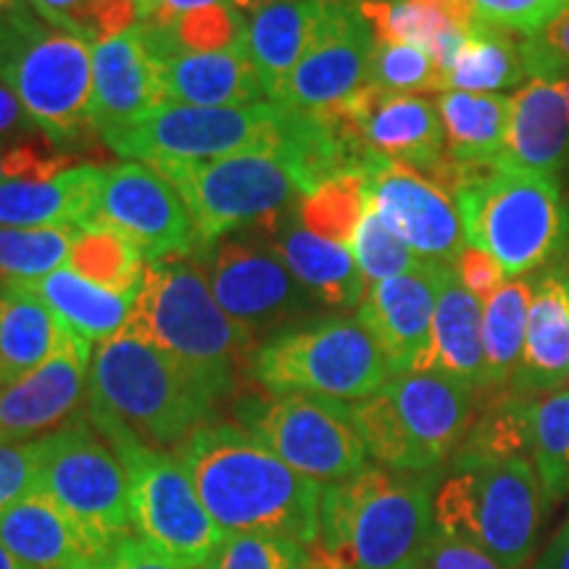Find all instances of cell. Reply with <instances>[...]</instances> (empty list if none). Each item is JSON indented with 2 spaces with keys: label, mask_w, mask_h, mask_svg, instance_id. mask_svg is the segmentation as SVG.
I'll use <instances>...</instances> for the list:
<instances>
[{
  "label": "cell",
  "mask_w": 569,
  "mask_h": 569,
  "mask_svg": "<svg viewBox=\"0 0 569 569\" xmlns=\"http://www.w3.org/2000/svg\"><path fill=\"white\" fill-rule=\"evenodd\" d=\"M222 532H269L309 549L319 536L322 482L303 478L238 422H206L174 448Z\"/></svg>",
  "instance_id": "1"
},
{
  "label": "cell",
  "mask_w": 569,
  "mask_h": 569,
  "mask_svg": "<svg viewBox=\"0 0 569 569\" xmlns=\"http://www.w3.org/2000/svg\"><path fill=\"white\" fill-rule=\"evenodd\" d=\"M113 153L130 161L201 163L238 153H274L298 180L311 177L327 153V127L317 111L277 101L248 106L163 103L138 122L101 132Z\"/></svg>",
  "instance_id": "2"
},
{
  "label": "cell",
  "mask_w": 569,
  "mask_h": 569,
  "mask_svg": "<svg viewBox=\"0 0 569 569\" xmlns=\"http://www.w3.org/2000/svg\"><path fill=\"white\" fill-rule=\"evenodd\" d=\"M453 198L467 246L488 251L507 277H525L569 248V201L557 177L490 163L443 161L425 174Z\"/></svg>",
  "instance_id": "3"
},
{
  "label": "cell",
  "mask_w": 569,
  "mask_h": 569,
  "mask_svg": "<svg viewBox=\"0 0 569 569\" xmlns=\"http://www.w3.org/2000/svg\"><path fill=\"white\" fill-rule=\"evenodd\" d=\"M436 482L430 472L367 467L327 486L311 561L317 569H419L436 532Z\"/></svg>",
  "instance_id": "4"
},
{
  "label": "cell",
  "mask_w": 569,
  "mask_h": 569,
  "mask_svg": "<svg viewBox=\"0 0 569 569\" xmlns=\"http://www.w3.org/2000/svg\"><path fill=\"white\" fill-rule=\"evenodd\" d=\"M127 330L151 340L188 369L213 401L232 396L256 340L224 315L193 256L146 261Z\"/></svg>",
  "instance_id": "5"
},
{
  "label": "cell",
  "mask_w": 569,
  "mask_h": 569,
  "mask_svg": "<svg viewBox=\"0 0 569 569\" xmlns=\"http://www.w3.org/2000/svg\"><path fill=\"white\" fill-rule=\"evenodd\" d=\"M213 407V396L180 361L127 327L92 353L88 415L124 425L142 443L177 448L211 422Z\"/></svg>",
  "instance_id": "6"
},
{
  "label": "cell",
  "mask_w": 569,
  "mask_h": 569,
  "mask_svg": "<svg viewBox=\"0 0 569 569\" xmlns=\"http://www.w3.org/2000/svg\"><path fill=\"white\" fill-rule=\"evenodd\" d=\"M0 82L61 151L98 138L92 117V46L48 24L27 3L0 24Z\"/></svg>",
  "instance_id": "7"
},
{
  "label": "cell",
  "mask_w": 569,
  "mask_h": 569,
  "mask_svg": "<svg viewBox=\"0 0 569 569\" xmlns=\"http://www.w3.org/2000/svg\"><path fill=\"white\" fill-rule=\"evenodd\" d=\"M475 409L478 390L443 372L393 375L351 407L367 453L393 472H430L451 459Z\"/></svg>",
  "instance_id": "8"
},
{
  "label": "cell",
  "mask_w": 569,
  "mask_h": 569,
  "mask_svg": "<svg viewBox=\"0 0 569 569\" xmlns=\"http://www.w3.org/2000/svg\"><path fill=\"white\" fill-rule=\"evenodd\" d=\"M540 482L532 459L453 457L436 486L432 522L443 536L467 540L503 569H522L540 530Z\"/></svg>",
  "instance_id": "9"
},
{
  "label": "cell",
  "mask_w": 569,
  "mask_h": 569,
  "mask_svg": "<svg viewBox=\"0 0 569 569\" xmlns=\"http://www.w3.org/2000/svg\"><path fill=\"white\" fill-rule=\"evenodd\" d=\"M248 372L272 393L361 401L393 377L386 353L359 319L311 317L256 346Z\"/></svg>",
  "instance_id": "10"
},
{
  "label": "cell",
  "mask_w": 569,
  "mask_h": 569,
  "mask_svg": "<svg viewBox=\"0 0 569 569\" xmlns=\"http://www.w3.org/2000/svg\"><path fill=\"white\" fill-rule=\"evenodd\" d=\"M88 417L124 467L132 530L184 567L203 569L224 532L203 509L174 453L142 443L113 419Z\"/></svg>",
  "instance_id": "11"
},
{
  "label": "cell",
  "mask_w": 569,
  "mask_h": 569,
  "mask_svg": "<svg viewBox=\"0 0 569 569\" xmlns=\"http://www.w3.org/2000/svg\"><path fill=\"white\" fill-rule=\"evenodd\" d=\"M234 419L303 478L343 482L367 469V446L346 401L311 393H246Z\"/></svg>",
  "instance_id": "12"
},
{
  "label": "cell",
  "mask_w": 569,
  "mask_h": 569,
  "mask_svg": "<svg viewBox=\"0 0 569 569\" xmlns=\"http://www.w3.org/2000/svg\"><path fill=\"white\" fill-rule=\"evenodd\" d=\"M34 488L59 503L98 553L132 532L124 467L88 415L40 438Z\"/></svg>",
  "instance_id": "13"
},
{
  "label": "cell",
  "mask_w": 569,
  "mask_h": 569,
  "mask_svg": "<svg viewBox=\"0 0 569 569\" xmlns=\"http://www.w3.org/2000/svg\"><path fill=\"white\" fill-rule=\"evenodd\" d=\"M180 190L196 230V248L222 234L267 224L301 201V182L288 161L274 153H238L201 163L156 167Z\"/></svg>",
  "instance_id": "14"
},
{
  "label": "cell",
  "mask_w": 569,
  "mask_h": 569,
  "mask_svg": "<svg viewBox=\"0 0 569 569\" xmlns=\"http://www.w3.org/2000/svg\"><path fill=\"white\" fill-rule=\"evenodd\" d=\"M190 256L203 269L224 315L256 340L317 317L322 309L259 227L222 234L209 246L193 248Z\"/></svg>",
  "instance_id": "15"
},
{
  "label": "cell",
  "mask_w": 569,
  "mask_h": 569,
  "mask_svg": "<svg viewBox=\"0 0 569 569\" xmlns=\"http://www.w3.org/2000/svg\"><path fill=\"white\" fill-rule=\"evenodd\" d=\"M88 227H109L124 234L146 261L188 256L196 248L193 219L180 190L142 161L103 169Z\"/></svg>",
  "instance_id": "16"
},
{
  "label": "cell",
  "mask_w": 569,
  "mask_h": 569,
  "mask_svg": "<svg viewBox=\"0 0 569 569\" xmlns=\"http://www.w3.org/2000/svg\"><path fill=\"white\" fill-rule=\"evenodd\" d=\"M375 42L356 0H327L309 48L274 101L301 111L346 101L369 82Z\"/></svg>",
  "instance_id": "17"
},
{
  "label": "cell",
  "mask_w": 569,
  "mask_h": 569,
  "mask_svg": "<svg viewBox=\"0 0 569 569\" xmlns=\"http://www.w3.org/2000/svg\"><path fill=\"white\" fill-rule=\"evenodd\" d=\"M365 184L367 203L375 206L403 243L432 264H457L467 238L459 206L443 188L417 169L377 153L365 169Z\"/></svg>",
  "instance_id": "18"
},
{
  "label": "cell",
  "mask_w": 569,
  "mask_h": 569,
  "mask_svg": "<svg viewBox=\"0 0 569 569\" xmlns=\"http://www.w3.org/2000/svg\"><path fill=\"white\" fill-rule=\"evenodd\" d=\"M440 267L427 261L415 272L375 282L359 306L356 319L386 353L393 375L427 372Z\"/></svg>",
  "instance_id": "19"
},
{
  "label": "cell",
  "mask_w": 569,
  "mask_h": 569,
  "mask_svg": "<svg viewBox=\"0 0 569 569\" xmlns=\"http://www.w3.org/2000/svg\"><path fill=\"white\" fill-rule=\"evenodd\" d=\"M92 346L67 330L46 365L0 388V443H24L59 430L88 388Z\"/></svg>",
  "instance_id": "20"
},
{
  "label": "cell",
  "mask_w": 569,
  "mask_h": 569,
  "mask_svg": "<svg viewBox=\"0 0 569 569\" xmlns=\"http://www.w3.org/2000/svg\"><path fill=\"white\" fill-rule=\"evenodd\" d=\"M161 71L163 61L142 21L92 46V117L98 134L138 122L167 103Z\"/></svg>",
  "instance_id": "21"
},
{
  "label": "cell",
  "mask_w": 569,
  "mask_h": 569,
  "mask_svg": "<svg viewBox=\"0 0 569 569\" xmlns=\"http://www.w3.org/2000/svg\"><path fill=\"white\" fill-rule=\"evenodd\" d=\"M259 230L319 303L332 309H359L367 296V280L353 253L348 246H338L306 230L298 217V203L288 206L267 224H259Z\"/></svg>",
  "instance_id": "22"
},
{
  "label": "cell",
  "mask_w": 569,
  "mask_h": 569,
  "mask_svg": "<svg viewBox=\"0 0 569 569\" xmlns=\"http://www.w3.org/2000/svg\"><path fill=\"white\" fill-rule=\"evenodd\" d=\"M569 377V280L561 269L540 274L532 301L525 346L509 390L543 398L565 386Z\"/></svg>",
  "instance_id": "23"
},
{
  "label": "cell",
  "mask_w": 569,
  "mask_h": 569,
  "mask_svg": "<svg viewBox=\"0 0 569 569\" xmlns=\"http://www.w3.org/2000/svg\"><path fill=\"white\" fill-rule=\"evenodd\" d=\"M503 161L557 177L569 163V92L565 80L532 77L511 96Z\"/></svg>",
  "instance_id": "24"
},
{
  "label": "cell",
  "mask_w": 569,
  "mask_h": 569,
  "mask_svg": "<svg viewBox=\"0 0 569 569\" xmlns=\"http://www.w3.org/2000/svg\"><path fill=\"white\" fill-rule=\"evenodd\" d=\"M367 146L377 156L430 174L446 156L438 103L422 96H398L369 82L365 117Z\"/></svg>",
  "instance_id": "25"
},
{
  "label": "cell",
  "mask_w": 569,
  "mask_h": 569,
  "mask_svg": "<svg viewBox=\"0 0 569 569\" xmlns=\"http://www.w3.org/2000/svg\"><path fill=\"white\" fill-rule=\"evenodd\" d=\"M0 543L30 569H71L98 553L59 503L38 488L0 515Z\"/></svg>",
  "instance_id": "26"
},
{
  "label": "cell",
  "mask_w": 569,
  "mask_h": 569,
  "mask_svg": "<svg viewBox=\"0 0 569 569\" xmlns=\"http://www.w3.org/2000/svg\"><path fill=\"white\" fill-rule=\"evenodd\" d=\"M103 169L80 163L53 180H11L0 184V227H88Z\"/></svg>",
  "instance_id": "27"
},
{
  "label": "cell",
  "mask_w": 569,
  "mask_h": 569,
  "mask_svg": "<svg viewBox=\"0 0 569 569\" xmlns=\"http://www.w3.org/2000/svg\"><path fill=\"white\" fill-rule=\"evenodd\" d=\"M427 372H443L467 382L478 393L486 390V348H482V306L453 272L440 267L432 348Z\"/></svg>",
  "instance_id": "28"
},
{
  "label": "cell",
  "mask_w": 569,
  "mask_h": 569,
  "mask_svg": "<svg viewBox=\"0 0 569 569\" xmlns=\"http://www.w3.org/2000/svg\"><path fill=\"white\" fill-rule=\"evenodd\" d=\"M163 101L180 106H248L267 96L246 46L182 53L163 61Z\"/></svg>",
  "instance_id": "29"
},
{
  "label": "cell",
  "mask_w": 569,
  "mask_h": 569,
  "mask_svg": "<svg viewBox=\"0 0 569 569\" xmlns=\"http://www.w3.org/2000/svg\"><path fill=\"white\" fill-rule=\"evenodd\" d=\"M327 0H269L246 17V51L267 96H277L309 48Z\"/></svg>",
  "instance_id": "30"
},
{
  "label": "cell",
  "mask_w": 569,
  "mask_h": 569,
  "mask_svg": "<svg viewBox=\"0 0 569 569\" xmlns=\"http://www.w3.org/2000/svg\"><path fill=\"white\" fill-rule=\"evenodd\" d=\"M67 327L27 282L0 277V388L46 365Z\"/></svg>",
  "instance_id": "31"
},
{
  "label": "cell",
  "mask_w": 569,
  "mask_h": 569,
  "mask_svg": "<svg viewBox=\"0 0 569 569\" xmlns=\"http://www.w3.org/2000/svg\"><path fill=\"white\" fill-rule=\"evenodd\" d=\"M446 156L459 163H490L503 156L511 122V98L498 92L448 90L438 98Z\"/></svg>",
  "instance_id": "32"
},
{
  "label": "cell",
  "mask_w": 569,
  "mask_h": 569,
  "mask_svg": "<svg viewBox=\"0 0 569 569\" xmlns=\"http://www.w3.org/2000/svg\"><path fill=\"white\" fill-rule=\"evenodd\" d=\"M27 284L51 306V311L69 332L88 340L90 346H101L103 340L119 336L132 317V296L98 288L71 269L61 267Z\"/></svg>",
  "instance_id": "33"
},
{
  "label": "cell",
  "mask_w": 569,
  "mask_h": 569,
  "mask_svg": "<svg viewBox=\"0 0 569 569\" xmlns=\"http://www.w3.org/2000/svg\"><path fill=\"white\" fill-rule=\"evenodd\" d=\"M525 77L522 38L478 21L448 71L446 92H498L522 84Z\"/></svg>",
  "instance_id": "34"
},
{
  "label": "cell",
  "mask_w": 569,
  "mask_h": 569,
  "mask_svg": "<svg viewBox=\"0 0 569 569\" xmlns=\"http://www.w3.org/2000/svg\"><path fill=\"white\" fill-rule=\"evenodd\" d=\"M530 280L503 284L482 309V348H486V390H507L515 380L525 346L532 301Z\"/></svg>",
  "instance_id": "35"
},
{
  "label": "cell",
  "mask_w": 569,
  "mask_h": 569,
  "mask_svg": "<svg viewBox=\"0 0 569 569\" xmlns=\"http://www.w3.org/2000/svg\"><path fill=\"white\" fill-rule=\"evenodd\" d=\"M148 38L161 61L182 53H219L227 48L246 46V13L234 3H217L174 19L172 24L156 27L142 21Z\"/></svg>",
  "instance_id": "36"
},
{
  "label": "cell",
  "mask_w": 569,
  "mask_h": 569,
  "mask_svg": "<svg viewBox=\"0 0 569 569\" xmlns=\"http://www.w3.org/2000/svg\"><path fill=\"white\" fill-rule=\"evenodd\" d=\"M69 269L98 288L119 296H138L142 280V253L124 234L109 227H84L69 253Z\"/></svg>",
  "instance_id": "37"
},
{
  "label": "cell",
  "mask_w": 569,
  "mask_h": 569,
  "mask_svg": "<svg viewBox=\"0 0 569 569\" xmlns=\"http://www.w3.org/2000/svg\"><path fill=\"white\" fill-rule=\"evenodd\" d=\"M530 459L543 503L561 501L569 493V390L536 401Z\"/></svg>",
  "instance_id": "38"
},
{
  "label": "cell",
  "mask_w": 569,
  "mask_h": 569,
  "mask_svg": "<svg viewBox=\"0 0 569 569\" xmlns=\"http://www.w3.org/2000/svg\"><path fill=\"white\" fill-rule=\"evenodd\" d=\"M365 209L367 184L365 174L359 172L332 177L298 201V217H301L306 230L338 246L353 243Z\"/></svg>",
  "instance_id": "39"
},
{
  "label": "cell",
  "mask_w": 569,
  "mask_h": 569,
  "mask_svg": "<svg viewBox=\"0 0 569 569\" xmlns=\"http://www.w3.org/2000/svg\"><path fill=\"white\" fill-rule=\"evenodd\" d=\"M82 227H38L13 230L0 227V277L34 282L69 261L71 246Z\"/></svg>",
  "instance_id": "40"
},
{
  "label": "cell",
  "mask_w": 569,
  "mask_h": 569,
  "mask_svg": "<svg viewBox=\"0 0 569 569\" xmlns=\"http://www.w3.org/2000/svg\"><path fill=\"white\" fill-rule=\"evenodd\" d=\"M359 11L377 42H407L425 51L457 27L425 0H359Z\"/></svg>",
  "instance_id": "41"
},
{
  "label": "cell",
  "mask_w": 569,
  "mask_h": 569,
  "mask_svg": "<svg viewBox=\"0 0 569 569\" xmlns=\"http://www.w3.org/2000/svg\"><path fill=\"white\" fill-rule=\"evenodd\" d=\"M203 569H317L309 549L269 532H224Z\"/></svg>",
  "instance_id": "42"
},
{
  "label": "cell",
  "mask_w": 569,
  "mask_h": 569,
  "mask_svg": "<svg viewBox=\"0 0 569 569\" xmlns=\"http://www.w3.org/2000/svg\"><path fill=\"white\" fill-rule=\"evenodd\" d=\"M351 253L359 264L367 282H382L390 277H401L425 267L427 261L409 243H403L398 234L390 230L386 219L377 213L375 206L367 203L365 217H361L359 230L353 234Z\"/></svg>",
  "instance_id": "43"
},
{
  "label": "cell",
  "mask_w": 569,
  "mask_h": 569,
  "mask_svg": "<svg viewBox=\"0 0 569 569\" xmlns=\"http://www.w3.org/2000/svg\"><path fill=\"white\" fill-rule=\"evenodd\" d=\"M369 82L398 96H425V92H446L443 74L425 48L407 42H375L369 61Z\"/></svg>",
  "instance_id": "44"
},
{
  "label": "cell",
  "mask_w": 569,
  "mask_h": 569,
  "mask_svg": "<svg viewBox=\"0 0 569 569\" xmlns=\"http://www.w3.org/2000/svg\"><path fill=\"white\" fill-rule=\"evenodd\" d=\"M74 153L56 148L46 134L0 140V184L11 180H53L74 169Z\"/></svg>",
  "instance_id": "45"
},
{
  "label": "cell",
  "mask_w": 569,
  "mask_h": 569,
  "mask_svg": "<svg viewBox=\"0 0 569 569\" xmlns=\"http://www.w3.org/2000/svg\"><path fill=\"white\" fill-rule=\"evenodd\" d=\"M569 6V0H472L475 17L482 24L530 38L551 24Z\"/></svg>",
  "instance_id": "46"
},
{
  "label": "cell",
  "mask_w": 569,
  "mask_h": 569,
  "mask_svg": "<svg viewBox=\"0 0 569 569\" xmlns=\"http://www.w3.org/2000/svg\"><path fill=\"white\" fill-rule=\"evenodd\" d=\"M522 59L530 80L569 77V6L538 34L522 38Z\"/></svg>",
  "instance_id": "47"
},
{
  "label": "cell",
  "mask_w": 569,
  "mask_h": 569,
  "mask_svg": "<svg viewBox=\"0 0 569 569\" xmlns=\"http://www.w3.org/2000/svg\"><path fill=\"white\" fill-rule=\"evenodd\" d=\"M40 438L24 443H0V515L38 486Z\"/></svg>",
  "instance_id": "48"
},
{
  "label": "cell",
  "mask_w": 569,
  "mask_h": 569,
  "mask_svg": "<svg viewBox=\"0 0 569 569\" xmlns=\"http://www.w3.org/2000/svg\"><path fill=\"white\" fill-rule=\"evenodd\" d=\"M71 569H190L182 561L169 557L167 551L156 549L153 543H148L146 538H140L138 532L113 540L109 549H103L96 557L84 559L82 565Z\"/></svg>",
  "instance_id": "49"
},
{
  "label": "cell",
  "mask_w": 569,
  "mask_h": 569,
  "mask_svg": "<svg viewBox=\"0 0 569 569\" xmlns=\"http://www.w3.org/2000/svg\"><path fill=\"white\" fill-rule=\"evenodd\" d=\"M453 272L461 280V284L478 298L480 303H488L498 290L507 284V272L488 251L475 246L461 248L457 264H453Z\"/></svg>",
  "instance_id": "50"
},
{
  "label": "cell",
  "mask_w": 569,
  "mask_h": 569,
  "mask_svg": "<svg viewBox=\"0 0 569 569\" xmlns=\"http://www.w3.org/2000/svg\"><path fill=\"white\" fill-rule=\"evenodd\" d=\"M419 569H503L498 561L467 540L432 532Z\"/></svg>",
  "instance_id": "51"
},
{
  "label": "cell",
  "mask_w": 569,
  "mask_h": 569,
  "mask_svg": "<svg viewBox=\"0 0 569 569\" xmlns=\"http://www.w3.org/2000/svg\"><path fill=\"white\" fill-rule=\"evenodd\" d=\"M42 134L9 84L0 82V140H19Z\"/></svg>",
  "instance_id": "52"
},
{
  "label": "cell",
  "mask_w": 569,
  "mask_h": 569,
  "mask_svg": "<svg viewBox=\"0 0 569 569\" xmlns=\"http://www.w3.org/2000/svg\"><path fill=\"white\" fill-rule=\"evenodd\" d=\"M217 3H232V0H156L151 17H148L146 21L156 27H167V24H172L174 19L184 17V13L198 11V9H209V6H217Z\"/></svg>",
  "instance_id": "53"
},
{
  "label": "cell",
  "mask_w": 569,
  "mask_h": 569,
  "mask_svg": "<svg viewBox=\"0 0 569 569\" xmlns=\"http://www.w3.org/2000/svg\"><path fill=\"white\" fill-rule=\"evenodd\" d=\"M536 569H569V519L565 522V528L551 538V543L546 546Z\"/></svg>",
  "instance_id": "54"
},
{
  "label": "cell",
  "mask_w": 569,
  "mask_h": 569,
  "mask_svg": "<svg viewBox=\"0 0 569 569\" xmlns=\"http://www.w3.org/2000/svg\"><path fill=\"white\" fill-rule=\"evenodd\" d=\"M27 6V0H0V24H3L6 19H11L13 13L21 11Z\"/></svg>",
  "instance_id": "55"
},
{
  "label": "cell",
  "mask_w": 569,
  "mask_h": 569,
  "mask_svg": "<svg viewBox=\"0 0 569 569\" xmlns=\"http://www.w3.org/2000/svg\"><path fill=\"white\" fill-rule=\"evenodd\" d=\"M0 569H30V567H24L21 565V561L13 557V553L6 549L3 543H0Z\"/></svg>",
  "instance_id": "56"
},
{
  "label": "cell",
  "mask_w": 569,
  "mask_h": 569,
  "mask_svg": "<svg viewBox=\"0 0 569 569\" xmlns=\"http://www.w3.org/2000/svg\"><path fill=\"white\" fill-rule=\"evenodd\" d=\"M232 3H234V6H238V9H240V11H243V13H246V17H248V13H251V11H256V9H261V6H264V3H269V0H232Z\"/></svg>",
  "instance_id": "57"
},
{
  "label": "cell",
  "mask_w": 569,
  "mask_h": 569,
  "mask_svg": "<svg viewBox=\"0 0 569 569\" xmlns=\"http://www.w3.org/2000/svg\"><path fill=\"white\" fill-rule=\"evenodd\" d=\"M134 6H138V11H140V21H146L148 17H151V11H153V3L156 0H132Z\"/></svg>",
  "instance_id": "58"
},
{
  "label": "cell",
  "mask_w": 569,
  "mask_h": 569,
  "mask_svg": "<svg viewBox=\"0 0 569 569\" xmlns=\"http://www.w3.org/2000/svg\"><path fill=\"white\" fill-rule=\"evenodd\" d=\"M561 272H565L567 280H569V248H567V253H565V267H561Z\"/></svg>",
  "instance_id": "59"
},
{
  "label": "cell",
  "mask_w": 569,
  "mask_h": 569,
  "mask_svg": "<svg viewBox=\"0 0 569 569\" xmlns=\"http://www.w3.org/2000/svg\"><path fill=\"white\" fill-rule=\"evenodd\" d=\"M565 84H567V92H569V77H567V80H565Z\"/></svg>",
  "instance_id": "60"
},
{
  "label": "cell",
  "mask_w": 569,
  "mask_h": 569,
  "mask_svg": "<svg viewBox=\"0 0 569 569\" xmlns=\"http://www.w3.org/2000/svg\"><path fill=\"white\" fill-rule=\"evenodd\" d=\"M567 382H569V377H567Z\"/></svg>",
  "instance_id": "61"
}]
</instances>
